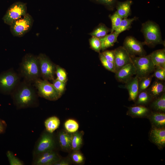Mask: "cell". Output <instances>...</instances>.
<instances>
[{
	"instance_id": "obj_1",
	"label": "cell",
	"mask_w": 165,
	"mask_h": 165,
	"mask_svg": "<svg viewBox=\"0 0 165 165\" xmlns=\"http://www.w3.org/2000/svg\"><path fill=\"white\" fill-rule=\"evenodd\" d=\"M32 83L24 80L20 82L11 94L17 109L37 107L38 95Z\"/></svg>"
},
{
	"instance_id": "obj_2",
	"label": "cell",
	"mask_w": 165,
	"mask_h": 165,
	"mask_svg": "<svg viewBox=\"0 0 165 165\" xmlns=\"http://www.w3.org/2000/svg\"><path fill=\"white\" fill-rule=\"evenodd\" d=\"M19 74L24 80L31 83L40 78L38 56L30 53L25 54L20 64Z\"/></svg>"
},
{
	"instance_id": "obj_3",
	"label": "cell",
	"mask_w": 165,
	"mask_h": 165,
	"mask_svg": "<svg viewBox=\"0 0 165 165\" xmlns=\"http://www.w3.org/2000/svg\"><path fill=\"white\" fill-rule=\"evenodd\" d=\"M141 32L142 33L144 41L142 42L143 45L154 47L158 44L165 46V42L162 38L159 25L155 22L150 20L142 24Z\"/></svg>"
},
{
	"instance_id": "obj_4",
	"label": "cell",
	"mask_w": 165,
	"mask_h": 165,
	"mask_svg": "<svg viewBox=\"0 0 165 165\" xmlns=\"http://www.w3.org/2000/svg\"><path fill=\"white\" fill-rule=\"evenodd\" d=\"M21 77L13 69L0 73V92L11 94L20 82Z\"/></svg>"
},
{
	"instance_id": "obj_5",
	"label": "cell",
	"mask_w": 165,
	"mask_h": 165,
	"mask_svg": "<svg viewBox=\"0 0 165 165\" xmlns=\"http://www.w3.org/2000/svg\"><path fill=\"white\" fill-rule=\"evenodd\" d=\"M132 63L136 68V76L138 78L148 76L153 72L155 66L150 54L136 57L130 55Z\"/></svg>"
},
{
	"instance_id": "obj_6",
	"label": "cell",
	"mask_w": 165,
	"mask_h": 165,
	"mask_svg": "<svg viewBox=\"0 0 165 165\" xmlns=\"http://www.w3.org/2000/svg\"><path fill=\"white\" fill-rule=\"evenodd\" d=\"M56 142L53 133L44 130L36 141L33 151V158L44 152L55 150Z\"/></svg>"
},
{
	"instance_id": "obj_7",
	"label": "cell",
	"mask_w": 165,
	"mask_h": 165,
	"mask_svg": "<svg viewBox=\"0 0 165 165\" xmlns=\"http://www.w3.org/2000/svg\"><path fill=\"white\" fill-rule=\"evenodd\" d=\"M33 86L37 90L38 96L51 101H55L61 96L48 80L37 79L34 82Z\"/></svg>"
},
{
	"instance_id": "obj_8",
	"label": "cell",
	"mask_w": 165,
	"mask_h": 165,
	"mask_svg": "<svg viewBox=\"0 0 165 165\" xmlns=\"http://www.w3.org/2000/svg\"><path fill=\"white\" fill-rule=\"evenodd\" d=\"M34 20L27 13L25 16L14 21L10 25V31L15 37H22L28 32L33 26Z\"/></svg>"
},
{
	"instance_id": "obj_9",
	"label": "cell",
	"mask_w": 165,
	"mask_h": 165,
	"mask_svg": "<svg viewBox=\"0 0 165 165\" xmlns=\"http://www.w3.org/2000/svg\"><path fill=\"white\" fill-rule=\"evenodd\" d=\"M38 56L41 77L43 79L53 81L55 79L56 65L44 53H40Z\"/></svg>"
},
{
	"instance_id": "obj_10",
	"label": "cell",
	"mask_w": 165,
	"mask_h": 165,
	"mask_svg": "<svg viewBox=\"0 0 165 165\" xmlns=\"http://www.w3.org/2000/svg\"><path fill=\"white\" fill-rule=\"evenodd\" d=\"M27 13L25 4L21 2H17L8 8L2 20L5 24L10 26L14 21Z\"/></svg>"
},
{
	"instance_id": "obj_11",
	"label": "cell",
	"mask_w": 165,
	"mask_h": 165,
	"mask_svg": "<svg viewBox=\"0 0 165 165\" xmlns=\"http://www.w3.org/2000/svg\"><path fill=\"white\" fill-rule=\"evenodd\" d=\"M143 46L142 42L133 36H129L125 38L123 46L130 55L143 56L146 55Z\"/></svg>"
},
{
	"instance_id": "obj_12",
	"label": "cell",
	"mask_w": 165,
	"mask_h": 165,
	"mask_svg": "<svg viewBox=\"0 0 165 165\" xmlns=\"http://www.w3.org/2000/svg\"><path fill=\"white\" fill-rule=\"evenodd\" d=\"M55 150L47 151L33 158L32 165H54L61 159Z\"/></svg>"
},
{
	"instance_id": "obj_13",
	"label": "cell",
	"mask_w": 165,
	"mask_h": 165,
	"mask_svg": "<svg viewBox=\"0 0 165 165\" xmlns=\"http://www.w3.org/2000/svg\"><path fill=\"white\" fill-rule=\"evenodd\" d=\"M114 50L115 73L126 65L133 63L130 55L123 46H120Z\"/></svg>"
},
{
	"instance_id": "obj_14",
	"label": "cell",
	"mask_w": 165,
	"mask_h": 165,
	"mask_svg": "<svg viewBox=\"0 0 165 165\" xmlns=\"http://www.w3.org/2000/svg\"><path fill=\"white\" fill-rule=\"evenodd\" d=\"M116 80L125 83L136 74V68L133 63L127 64L115 73Z\"/></svg>"
},
{
	"instance_id": "obj_15",
	"label": "cell",
	"mask_w": 165,
	"mask_h": 165,
	"mask_svg": "<svg viewBox=\"0 0 165 165\" xmlns=\"http://www.w3.org/2000/svg\"><path fill=\"white\" fill-rule=\"evenodd\" d=\"M72 134L65 130H61L58 133L57 139L58 143L60 148L63 151L68 152L72 150Z\"/></svg>"
},
{
	"instance_id": "obj_16",
	"label": "cell",
	"mask_w": 165,
	"mask_h": 165,
	"mask_svg": "<svg viewBox=\"0 0 165 165\" xmlns=\"http://www.w3.org/2000/svg\"><path fill=\"white\" fill-rule=\"evenodd\" d=\"M138 78L135 76L132 77L125 83L124 86H120V88H125L128 91L129 99L135 101L138 93Z\"/></svg>"
},
{
	"instance_id": "obj_17",
	"label": "cell",
	"mask_w": 165,
	"mask_h": 165,
	"mask_svg": "<svg viewBox=\"0 0 165 165\" xmlns=\"http://www.w3.org/2000/svg\"><path fill=\"white\" fill-rule=\"evenodd\" d=\"M146 90L153 99L158 97L165 93L164 82V81L156 80Z\"/></svg>"
},
{
	"instance_id": "obj_18",
	"label": "cell",
	"mask_w": 165,
	"mask_h": 165,
	"mask_svg": "<svg viewBox=\"0 0 165 165\" xmlns=\"http://www.w3.org/2000/svg\"><path fill=\"white\" fill-rule=\"evenodd\" d=\"M150 136L152 141L158 146L162 147L165 144V130L163 128L154 127L151 130Z\"/></svg>"
},
{
	"instance_id": "obj_19",
	"label": "cell",
	"mask_w": 165,
	"mask_h": 165,
	"mask_svg": "<svg viewBox=\"0 0 165 165\" xmlns=\"http://www.w3.org/2000/svg\"><path fill=\"white\" fill-rule=\"evenodd\" d=\"M133 3L132 0L123 2L118 1L116 6V12L123 19L127 18L131 13V7Z\"/></svg>"
},
{
	"instance_id": "obj_20",
	"label": "cell",
	"mask_w": 165,
	"mask_h": 165,
	"mask_svg": "<svg viewBox=\"0 0 165 165\" xmlns=\"http://www.w3.org/2000/svg\"><path fill=\"white\" fill-rule=\"evenodd\" d=\"M155 67L165 68V49L156 50L149 54Z\"/></svg>"
},
{
	"instance_id": "obj_21",
	"label": "cell",
	"mask_w": 165,
	"mask_h": 165,
	"mask_svg": "<svg viewBox=\"0 0 165 165\" xmlns=\"http://www.w3.org/2000/svg\"><path fill=\"white\" fill-rule=\"evenodd\" d=\"M119 35L115 32L107 34L104 37L99 38L101 42V50H104L114 46L117 42Z\"/></svg>"
},
{
	"instance_id": "obj_22",
	"label": "cell",
	"mask_w": 165,
	"mask_h": 165,
	"mask_svg": "<svg viewBox=\"0 0 165 165\" xmlns=\"http://www.w3.org/2000/svg\"><path fill=\"white\" fill-rule=\"evenodd\" d=\"M83 131L77 132L73 133L71 141V149L72 151L79 150L83 143Z\"/></svg>"
},
{
	"instance_id": "obj_23",
	"label": "cell",
	"mask_w": 165,
	"mask_h": 165,
	"mask_svg": "<svg viewBox=\"0 0 165 165\" xmlns=\"http://www.w3.org/2000/svg\"><path fill=\"white\" fill-rule=\"evenodd\" d=\"M60 123L59 119L56 116L50 117L44 122L46 130L47 132L52 133L58 128Z\"/></svg>"
},
{
	"instance_id": "obj_24",
	"label": "cell",
	"mask_w": 165,
	"mask_h": 165,
	"mask_svg": "<svg viewBox=\"0 0 165 165\" xmlns=\"http://www.w3.org/2000/svg\"><path fill=\"white\" fill-rule=\"evenodd\" d=\"M111 32V28L107 27L102 23H100L92 32L90 33L91 36L101 38L107 35Z\"/></svg>"
},
{
	"instance_id": "obj_25",
	"label": "cell",
	"mask_w": 165,
	"mask_h": 165,
	"mask_svg": "<svg viewBox=\"0 0 165 165\" xmlns=\"http://www.w3.org/2000/svg\"><path fill=\"white\" fill-rule=\"evenodd\" d=\"M138 19V18L136 16L131 18H127L123 19L119 25L114 32L119 35L124 31L129 30L131 27V25L132 23Z\"/></svg>"
},
{
	"instance_id": "obj_26",
	"label": "cell",
	"mask_w": 165,
	"mask_h": 165,
	"mask_svg": "<svg viewBox=\"0 0 165 165\" xmlns=\"http://www.w3.org/2000/svg\"><path fill=\"white\" fill-rule=\"evenodd\" d=\"M149 109L143 105L137 106L128 108V113L135 116H142L146 115L149 112Z\"/></svg>"
},
{
	"instance_id": "obj_27",
	"label": "cell",
	"mask_w": 165,
	"mask_h": 165,
	"mask_svg": "<svg viewBox=\"0 0 165 165\" xmlns=\"http://www.w3.org/2000/svg\"><path fill=\"white\" fill-rule=\"evenodd\" d=\"M151 104V107L154 109L160 112L165 111V93L160 97L154 99Z\"/></svg>"
},
{
	"instance_id": "obj_28",
	"label": "cell",
	"mask_w": 165,
	"mask_h": 165,
	"mask_svg": "<svg viewBox=\"0 0 165 165\" xmlns=\"http://www.w3.org/2000/svg\"><path fill=\"white\" fill-rule=\"evenodd\" d=\"M152 99L151 96L146 89L138 93L135 101L137 105L144 106L148 103Z\"/></svg>"
},
{
	"instance_id": "obj_29",
	"label": "cell",
	"mask_w": 165,
	"mask_h": 165,
	"mask_svg": "<svg viewBox=\"0 0 165 165\" xmlns=\"http://www.w3.org/2000/svg\"><path fill=\"white\" fill-rule=\"evenodd\" d=\"M151 120L157 127H163L165 125V114L161 112L153 113L151 116Z\"/></svg>"
},
{
	"instance_id": "obj_30",
	"label": "cell",
	"mask_w": 165,
	"mask_h": 165,
	"mask_svg": "<svg viewBox=\"0 0 165 165\" xmlns=\"http://www.w3.org/2000/svg\"><path fill=\"white\" fill-rule=\"evenodd\" d=\"M64 126L65 130L71 134L78 131L79 128L78 123L75 120L72 119H69L66 121Z\"/></svg>"
},
{
	"instance_id": "obj_31",
	"label": "cell",
	"mask_w": 165,
	"mask_h": 165,
	"mask_svg": "<svg viewBox=\"0 0 165 165\" xmlns=\"http://www.w3.org/2000/svg\"><path fill=\"white\" fill-rule=\"evenodd\" d=\"M153 76L152 75L138 79V93L146 90L150 85Z\"/></svg>"
},
{
	"instance_id": "obj_32",
	"label": "cell",
	"mask_w": 165,
	"mask_h": 165,
	"mask_svg": "<svg viewBox=\"0 0 165 165\" xmlns=\"http://www.w3.org/2000/svg\"><path fill=\"white\" fill-rule=\"evenodd\" d=\"M97 4L103 5L108 10L113 11L116 8L118 0H90Z\"/></svg>"
},
{
	"instance_id": "obj_33",
	"label": "cell",
	"mask_w": 165,
	"mask_h": 165,
	"mask_svg": "<svg viewBox=\"0 0 165 165\" xmlns=\"http://www.w3.org/2000/svg\"><path fill=\"white\" fill-rule=\"evenodd\" d=\"M109 17L112 23V28L110 32L112 33L114 32L118 27L123 18L116 11L112 15H110Z\"/></svg>"
},
{
	"instance_id": "obj_34",
	"label": "cell",
	"mask_w": 165,
	"mask_h": 165,
	"mask_svg": "<svg viewBox=\"0 0 165 165\" xmlns=\"http://www.w3.org/2000/svg\"><path fill=\"white\" fill-rule=\"evenodd\" d=\"M99 58L103 66L108 70L115 73L114 64L106 59L101 53H99Z\"/></svg>"
},
{
	"instance_id": "obj_35",
	"label": "cell",
	"mask_w": 165,
	"mask_h": 165,
	"mask_svg": "<svg viewBox=\"0 0 165 165\" xmlns=\"http://www.w3.org/2000/svg\"><path fill=\"white\" fill-rule=\"evenodd\" d=\"M71 158L73 163L77 164H82L85 160L83 155L79 150L73 151L71 155Z\"/></svg>"
},
{
	"instance_id": "obj_36",
	"label": "cell",
	"mask_w": 165,
	"mask_h": 165,
	"mask_svg": "<svg viewBox=\"0 0 165 165\" xmlns=\"http://www.w3.org/2000/svg\"><path fill=\"white\" fill-rule=\"evenodd\" d=\"M55 74L57 79L63 82H66L67 76L66 71L58 65H56Z\"/></svg>"
},
{
	"instance_id": "obj_37",
	"label": "cell",
	"mask_w": 165,
	"mask_h": 165,
	"mask_svg": "<svg viewBox=\"0 0 165 165\" xmlns=\"http://www.w3.org/2000/svg\"><path fill=\"white\" fill-rule=\"evenodd\" d=\"M9 163L10 165H23L24 162L16 157L11 151H8L6 153Z\"/></svg>"
},
{
	"instance_id": "obj_38",
	"label": "cell",
	"mask_w": 165,
	"mask_h": 165,
	"mask_svg": "<svg viewBox=\"0 0 165 165\" xmlns=\"http://www.w3.org/2000/svg\"><path fill=\"white\" fill-rule=\"evenodd\" d=\"M89 43L90 47L95 51L100 53L101 50V42L100 39L92 36L89 39Z\"/></svg>"
},
{
	"instance_id": "obj_39",
	"label": "cell",
	"mask_w": 165,
	"mask_h": 165,
	"mask_svg": "<svg viewBox=\"0 0 165 165\" xmlns=\"http://www.w3.org/2000/svg\"><path fill=\"white\" fill-rule=\"evenodd\" d=\"M52 81V84L54 88L61 96L65 90L66 82L59 81L56 79H54Z\"/></svg>"
},
{
	"instance_id": "obj_40",
	"label": "cell",
	"mask_w": 165,
	"mask_h": 165,
	"mask_svg": "<svg viewBox=\"0 0 165 165\" xmlns=\"http://www.w3.org/2000/svg\"><path fill=\"white\" fill-rule=\"evenodd\" d=\"M153 73L152 75L153 77H155L159 80L165 81V68L160 67H155Z\"/></svg>"
},
{
	"instance_id": "obj_41",
	"label": "cell",
	"mask_w": 165,
	"mask_h": 165,
	"mask_svg": "<svg viewBox=\"0 0 165 165\" xmlns=\"http://www.w3.org/2000/svg\"><path fill=\"white\" fill-rule=\"evenodd\" d=\"M101 53L106 59L114 63L115 54L114 50L105 51Z\"/></svg>"
},
{
	"instance_id": "obj_42",
	"label": "cell",
	"mask_w": 165,
	"mask_h": 165,
	"mask_svg": "<svg viewBox=\"0 0 165 165\" xmlns=\"http://www.w3.org/2000/svg\"><path fill=\"white\" fill-rule=\"evenodd\" d=\"M70 162L68 159H61L59 161L55 163L54 165H69Z\"/></svg>"
},
{
	"instance_id": "obj_43",
	"label": "cell",
	"mask_w": 165,
	"mask_h": 165,
	"mask_svg": "<svg viewBox=\"0 0 165 165\" xmlns=\"http://www.w3.org/2000/svg\"><path fill=\"white\" fill-rule=\"evenodd\" d=\"M7 125L6 122L0 119V134L5 132L6 128Z\"/></svg>"
}]
</instances>
